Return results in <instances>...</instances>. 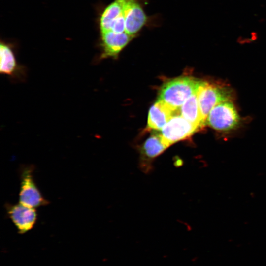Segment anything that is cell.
Returning a JSON list of instances; mask_svg holds the SVG:
<instances>
[{"label":"cell","mask_w":266,"mask_h":266,"mask_svg":"<svg viewBox=\"0 0 266 266\" xmlns=\"http://www.w3.org/2000/svg\"><path fill=\"white\" fill-rule=\"evenodd\" d=\"M201 81L190 76H180L164 83L159 93L158 100L180 110L185 101L198 91Z\"/></svg>","instance_id":"obj_1"},{"label":"cell","mask_w":266,"mask_h":266,"mask_svg":"<svg viewBox=\"0 0 266 266\" xmlns=\"http://www.w3.org/2000/svg\"><path fill=\"white\" fill-rule=\"evenodd\" d=\"M197 97L202 121L205 125L210 110L219 103L231 101L233 94L228 87L201 81Z\"/></svg>","instance_id":"obj_2"},{"label":"cell","mask_w":266,"mask_h":266,"mask_svg":"<svg viewBox=\"0 0 266 266\" xmlns=\"http://www.w3.org/2000/svg\"><path fill=\"white\" fill-rule=\"evenodd\" d=\"M239 117L231 101L221 102L215 106L209 113L206 124L219 131H230L238 125Z\"/></svg>","instance_id":"obj_3"},{"label":"cell","mask_w":266,"mask_h":266,"mask_svg":"<svg viewBox=\"0 0 266 266\" xmlns=\"http://www.w3.org/2000/svg\"><path fill=\"white\" fill-rule=\"evenodd\" d=\"M32 166H25L20 172L19 202L32 208H37L48 204L37 187L33 176Z\"/></svg>","instance_id":"obj_4"},{"label":"cell","mask_w":266,"mask_h":266,"mask_svg":"<svg viewBox=\"0 0 266 266\" xmlns=\"http://www.w3.org/2000/svg\"><path fill=\"white\" fill-rule=\"evenodd\" d=\"M199 129L180 113L174 115L161 130L160 134L169 146L190 137Z\"/></svg>","instance_id":"obj_5"},{"label":"cell","mask_w":266,"mask_h":266,"mask_svg":"<svg viewBox=\"0 0 266 266\" xmlns=\"http://www.w3.org/2000/svg\"><path fill=\"white\" fill-rule=\"evenodd\" d=\"M0 55V73L12 80L23 81L26 77V67L18 62L11 45L1 41Z\"/></svg>","instance_id":"obj_6"},{"label":"cell","mask_w":266,"mask_h":266,"mask_svg":"<svg viewBox=\"0 0 266 266\" xmlns=\"http://www.w3.org/2000/svg\"><path fill=\"white\" fill-rule=\"evenodd\" d=\"M6 209L8 217L19 233H25L34 226L37 218L35 208L19 202L16 204L7 205Z\"/></svg>","instance_id":"obj_7"},{"label":"cell","mask_w":266,"mask_h":266,"mask_svg":"<svg viewBox=\"0 0 266 266\" xmlns=\"http://www.w3.org/2000/svg\"><path fill=\"white\" fill-rule=\"evenodd\" d=\"M125 32L134 36L145 25L147 17L136 0H123Z\"/></svg>","instance_id":"obj_8"},{"label":"cell","mask_w":266,"mask_h":266,"mask_svg":"<svg viewBox=\"0 0 266 266\" xmlns=\"http://www.w3.org/2000/svg\"><path fill=\"white\" fill-rule=\"evenodd\" d=\"M126 32L117 33L111 31L100 33L101 52L99 60L116 58L133 38Z\"/></svg>","instance_id":"obj_9"},{"label":"cell","mask_w":266,"mask_h":266,"mask_svg":"<svg viewBox=\"0 0 266 266\" xmlns=\"http://www.w3.org/2000/svg\"><path fill=\"white\" fill-rule=\"evenodd\" d=\"M180 113L166 103L157 100L150 108L147 121L148 130H161L175 114Z\"/></svg>","instance_id":"obj_10"},{"label":"cell","mask_w":266,"mask_h":266,"mask_svg":"<svg viewBox=\"0 0 266 266\" xmlns=\"http://www.w3.org/2000/svg\"><path fill=\"white\" fill-rule=\"evenodd\" d=\"M169 146L160 134H152L143 142L140 149V159L144 166L150 164L155 158L161 154Z\"/></svg>","instance_id":"obj_11"},{"label":"cell","mask_w":266,"mask_h":266,"mask_svg":"<svg viewBox=\"0 0 266 266\" xmlns=\"http://www.w3.org/2000/svg\"><path fill=\"white\" fill-rule=\"evenodd\" d=\"M197 91L191 96L180 107V113L185 119L200 129L204 125L199 108Z\"/></svg>","instance_id":"obj_12"},{"label":"cell","mask_w":266,"mask_h":266,"mask_svg":"<svg viewBox=\"0 0 266 266\" xmlns=\"http://www.w3.org/2000/svg\"><path fill=\"white\" fill-rule=\"evenodd\" d=\"M124 13L123 0H114L103 11L99 20L100 33L107 31L113 22Z\"/></svg>","instance_id":"obj_13"}]
</instances>
